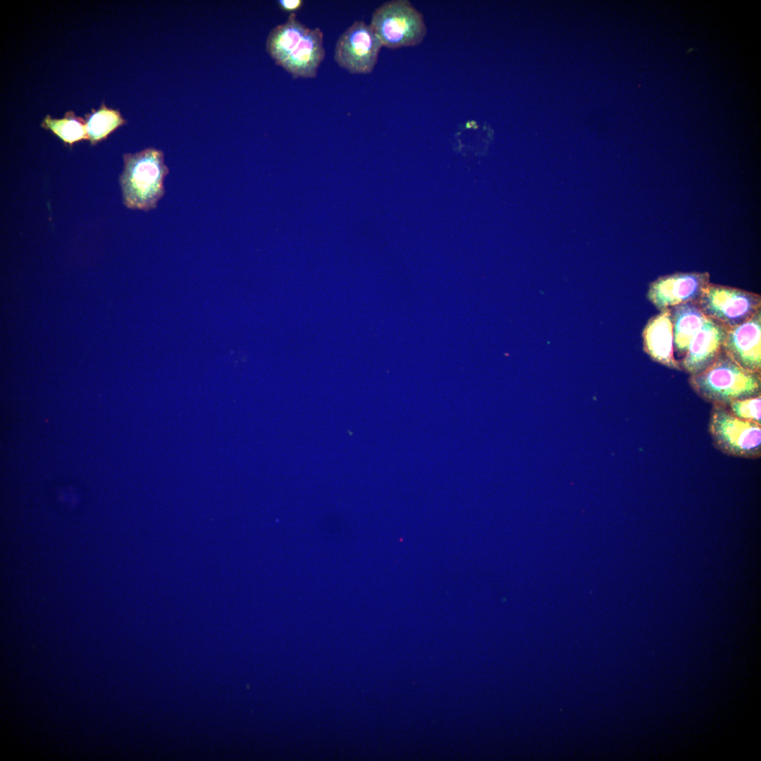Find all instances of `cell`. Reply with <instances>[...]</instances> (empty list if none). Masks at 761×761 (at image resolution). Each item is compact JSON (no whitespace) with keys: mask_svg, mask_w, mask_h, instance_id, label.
Listing matches in <instances>:
<instances>
[{"mask_svg":"<svg viewBox=\"0 0 761 761\" xmlns=\"http://www.w3.org/2000/svg\"><path fill=\"white\" fill-rule=\"evenodd\" d=\"M120 185L124 205L149 211L157 206L165 193L163 180L169 169L161 150L149 147L123 155Z\"/></svg>","mask_w":761,"mask_h":761,"instance_id":"1","label":"cell"},{"mask_svg":"<svg viewBox=\"0 0 761 761\" xmlns=\"http://www.w3.org/2000/svg\"><path fill=\"white\" fill-rule=\"evenodd\" d=\"M692 390L712 405L761 395V373L747 371L734 362L722 349L703 371L690 376Z\"/></svg>","mask_w":761,"mask_h":761,"instance_id":"2","label":"cell"},{"mask_svg":"<svg viewBox=\"0 0 761 761\" xmlns=\"http://www.w3.org/2000/svg\"><path fill=\"white\" fill-rule=\"evenodd\" d=\"M369 25L382 47L390 49L416 46L427 34L423 16L407 0L383 3L373 11Z\"/></svg>","mask_w":761,"mask_h":761,"instance_id":"3","label":"cell"},{"mask_svg":"<svg viewBox=\"0 0 761 761\" xmlns=\"http://www.w3.org/2000/svg\"><path fill=\"white\" fill-rule=\"evenodd\" d=\"M708 431L715 447L725 454L746 459L761 456V425L736 417L724 406H712Z\"/></svg>","mask_w":761,"mask_h":761,"instance_id":"4","label":"cell"},{"mask_svg":"<svg viewBox=\"0 0 761 761\" xmlns=\"http://www.w3.org/2000/svg\"><path fill=\"white\" fill-rule=\"evenodd\" d=\"M695 304L706 317L731 328L760 311L761 296L738 287L710 283Z\"/></svg>","mask_w":761,"mask_h":761,"instance_id":"5","label":"cell"},{"mask_svg":"<svg viewBox=\"0 0 761 761\" xmlns=\"http://www.w3.org/2000/svg\"><path fill=\"white\" fill-rule=\"evenodd\" d=\"M381 47L370 25L357 20L339 37L335 47L334 60L350 73H370L377 63Z\"/></svg>","mask_w":761,"mask_h":761,"instance_id":"6","label":"cell"},{"mask_svg":"<svg viewBox=\"0 0 761 761\" xmlns=\"http://www.w3.org/2000/svg\"><path fill=\"white\" fill-rule=\"evenodd\" d=\"M707 272H677L651 282L647 299L659 311L687 302H695L710 283Z\"/></svg>","mask_w":761,"mask_h":761,"instance_id":"7","label":"cell"},{"mask_svg":"<svg viewBox=\"0 0 761 761\" xmlns=\"http://www.w3.org/2000/svg\"><path fill=\"white\" fill-rule=\"evenodd\" d=\"M761 310L746 321L729 328L723 351L743 369L761 373Z\"/></svg>","mask_w":761,"mask_h":761,"instance_id":"8","label":"cell"},{"mask_svg":"<svg viewBox=\"0 0 761 761\" xmlns=\"http://www.w3.org/2000/svg\"><path fill=\"white\" fill-rule=\"evenodd\" d=\"M729 328L707 317L691 341L686 354L679 361L681 371L691 376L708 367L722 351Z\"/></svg>","mask_w":761,"mask_h":761,"instance_id":"9","label":"cell"},{"mask_svg":"<svg viewBox=\"0 0 761 761\" xmlns=\"http://www.w3.org/2000/svg\"><path fill=\"white\" fill-rule=\"evenodd\" d=\"M644 352L650 359L667 368L681 371L674 355L672 314L665 309L649 319L643 333Z\"/></svg>","mask_w":761,"mask_h":761,"instance_id":"10","label":"cell"},{"mask_svg":"<svg viewBox=\"0 0 761 761\" xmlns=\"http://www.w3.org/2000/svg\"><path fill=\"white\" fill-rule=\"evenodd\" d=\"M323 33L318 27L309 29L281 67L295 78H314L325 58Z\"/></svg>","mask_w":761,"mask_h":761,"instance_id":"11","label":"cell"},{"mask_svg":"<svg viewBox=\"0 0 761 761\" xmlns=\"http://www.w3.org/2000/svg\"><path fill=\"white\" fill-rule=\"evenodd\" d=\"M670 310L673 326L674 349L680 360L686 354L691 341L700 329L707 317L695 302H693L672 307Z\"/></svg>","mask_w":761,"mask_h":761,"instance_id":"12","label":"cell"},{"mask_svg":"<svg viewBox=\"0 0 761 761\" xmlns=\"http://www.w3.org/2000/svg\"><path fill=\"white\" fill-rule=\"evenodd\" d=\"M309 30V28L297 18L295 13H290L285 23L271 30L266 48L276 65L281 66Z\"/></svg>","mask_w":761,"mask_h":761,"instance_id":"13","label":"cell"},{"mask_svg":"<svg viewBox=\"0 0 761 761\" xmlns=\"http://www.w3.org/2000/svg\"><path fill=\"white\" fill-rule=\"evenodd\" d=\"M86 128L92 144L106 139L112 132L126 122L118 111L102 105L97 111L87 115Z\"/></svg>","mask_w":761,"mask_h":761,"instance_id":"14","label":"cell"},{"mask_svg":"<svg viewBox=\"0 0 761 761\" xmlns=\"http://www.w3.org/2000/svg\"><path fill=\"white\" fill-rule=\"evenodd\" d=\"M42 125L70 145L82 140H88L86 121L76 116L73 111L67 112L65 116L60 119L47 116Z\"/></svg>","mask_w":761,"mask_h":761,"instance_id":"15","label":"cell"},{"mask_svg":"<svg viewBox=\"0 0 761 761\" xmlns=\"http://www.w3.org/2000/svg\"><path fill=\"white\" fill-rule=\"evenodd\" d=\"M724 407L738 419L761 425V395L734 400Z\"/></svg>","mask_w":761,"mask_h":761,"instance_id":"16","label":"cell"},{"mask_svg":"<svg viewBox=\"0 0 761 761\" xmlns=\"http://www.w3.org/2000/svg\"><path fill=\"white\" fill-rule=\"evenodd\" d=\"M278 4L280 9L286 12H290L293 13L295 11L299 10L303 5L302 0H280L278 1Z\"/></svg>","mask_w":761,"mask_h":761,"instance_id":"17","label":"cell"}]
</instances>
